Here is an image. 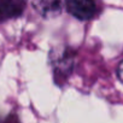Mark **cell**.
Listing matches in <instances>:
<instances>
[{
	"label": "cell",
	"instance_id": "obj_5",
	"mask_svg": "<svg viewBox=\"0 0 123 123\" xmlns=\"http://www.w3.org/2000/svg\"><path fill=\"white\" fill-rule=\"evenodd\" d=\"M117 76H118L119 81L123 83V60L118 64V68H117Z\"/></svg>",
	"mask_w": 123,
	"mask_h": 123
},
{
	"label": "cell",
	"instance_id": "obj_3",
	"mask_svg": "<svg viewBox=\"0 0 123 123\" xmlns=\"http://www.w3.org/2000/svg\"><path fill=\"white\" fill-rule=\"evenodd\" d=\"M27 6V0H0V22L19 17Z\"/></svg>",
	"mask_w": 123,
	"mask_h": 123
},
{
	"label": "cell",
	"instance_id": "obj_1",
	"mask_svg": "<svg viewBox=\"0 0 123 123\" xmlns=\"http://www.w3.org/2000/svg\"><path fill=\"white\" fill-rule=\"evenodd\" d=\"M49 62L54 73L55 82H60V80H67L74 69L75 58L71 49L68 47L54 48L49 53Z\"/></svg>",
	"mask_w": 123,
	"mask_h": 123
},
{
	"label": "cell",
	"instance_id": "obj_2",
	"mask_svg": "<svg viewBox=\"0 0 123 123\" xmlns=\"http://www.w3.org/2000/svg\"><path fill=\"white\" fill-rule=\"evenodd\" d=\"M67 11L80 21H89L97 15L95 0H65Z\"/></svg>",
	"mask_w": 123,
	"mask_h": 123
},
{
	"label": "cell",
	"instance_id": "obj_4",
	"mask_svg": "<svg viewBox=\"0 0 123 123\" xmlns=\"http://www.w3.org/2000/svg\"><path fill=\"white\" fill-rule=\"evenodd\" d=\"M35 10L45 18L54 17L62 12L60 0H34Z\"/></svg>",
	"mask_w": 123,
	"mask_h": 123
}]
</instances>
